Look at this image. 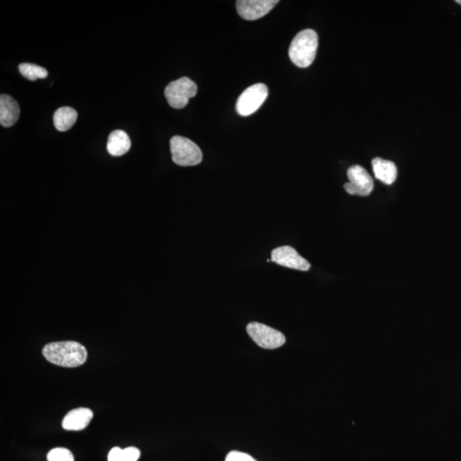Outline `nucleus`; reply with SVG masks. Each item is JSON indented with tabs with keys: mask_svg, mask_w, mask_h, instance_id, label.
<instances>
[{
	"mask_svg": "<svg viewBox=\"0 0 461 461\" xmlns=\"http://www.w3.org/2000/svg\"><path fill=\"white\" fill-rule=\"evenodd\" d=\"M246 329L249 336L263 349L274 350L286 343V337L282 333L261 323L251 322Z\"/></svg>",
	"mask_w": 461,
	"mask_h": 461,
	"instance_id": "nucleus-5",
	"label": "nucleus"
},
{
	"mask_svg": "<svg viewBox=\"0 0 461 461\" xmlns=\"http://www.w3.org/2000/svg\"><path fill=\"white\" fill-rule=\"evenodd\" d=\"M94 413L89 409L79 408L71 410L62 422V428L67 431H82L89 425Z\"/></svg>",
	"mask_w": 461,
	"mask_h": 461,
	"instance_id": "nucleus-10",
	"label": "nucleus"
},
{
	"mask_svg": "<svg viewBox=\"0 0 461 461\" xmlns=\"http://www.w3.org/2000/svg\"><path fill=\"white\" fill-rule=\"evenodd\" d=\"M279 2V0H238L236 7L242 18L255 21L270 13Z\"/></svg>",
	"mask_w": 461,
	"mask_h": 461,
	"instance_id": "nucleus-8",
	"label": "nucleus"
},
{
	"mask_svg": "<svg viewBox=\"0 0 461 461\" xmlns=\"http://www.w3.org/2000/svg\"><path fill=\"white\" fill-rule=\"evenodd\" d=\"M372 170L376 179L384 184H391L397 178V167L391 161L376 157L372 161Z\"/></svg>",
	"mask_w": 461,
	"mask_h": 461,
	"instance_id": "nucleus-12",
	"label": "nucleus"
},
{
	"mask_svg": "<svg viewBox=\"0 0 461 461\" xmlns=\"http://www.w3.org/2000/svg\"><path fill=\"white\" fill-rule=\"evenodd\" d=\"M20 116V107L16 99L9 95L0 96V123L5 128L16 124Z\"/></svg>",
	"mask_w": 461,
	"mask_h": 461,
	"instance_id": "nucleus-11",
	"label": "nucleus"
},
{
	"mask_svg": "<svg viewBox=\"0 0 461 461\" xmlns=\"http://www.w3.org/2000/svg\"><path fill=\"white\" fill-rule=\"evenodd\" d=\"M42 354L49 362L64 367L82 366L87 359L86 348L74 341L48 343L43 348Z\"/></svg>",
	"mask_w": 461,
	"mask_h": 461,
	"instance_id": "nucleus-1",
	"label": "nucleus"
},
{
	"mask_svg": "<svg viewBox=\"0 0 461 461\" xmlns=\"http://www.w3.org/2000/svg\"><path fill=\"white\" fill-rule=\"evenodd\" d=\"M350 182L345 184V191L350 195L367 196L374 190V182L363 167L351 166L347 171Z\"/></svg>",
	"mask_w": 461,
	"mask_h": 461,
	"instance_id": "nucleus-7",
	"label": "nucleus"
},
{
	"mask_svg": "<svg viewBox=\"0 0 461 461\" xmlns=\"http://www.w3.org/2000/svg\"><path fill=\"white\" fill-rule=\"evenodd\" d=\"M456 3H458L460 5H461V0H457Z\"/></svg>",
	"mask_w": 461,
	"mask_h": 461,
	"instance_id": "nucleus-19",
	"label": "nucleus"
},
{
	"mask_svg": "<svg viewBox=\"0 0 461 461\" xmlns=\"http://www.w3.org/2000/svg\"><path fill=\"white\" fill-rule=\"evenodd\" d=\"M225 461H257L245 452L232 451L226 457Z\"/></svg>",
	"mask_w": 461,
	"mask_h": 461,
	"instance_id": "nucleus-18",
	"label": "nucleus"
},
{
	"mask_svg": "<svg viewBox=\"0 0 461 461\" xmlns=\"http://www.w3.org/2000/svg\"><path fill=\"white\" fill-rule=\"evenodd\" d=\"M48 461H74V455L65 448H53L48 452Z\"/></svg>",
	"mask_w": 461,
	"mask_h": 461,
	"instance_id": "nucleus-17",
	"label": "nucleus"
},
{
	"mask_svg": "<svg viewBox=\"0 0 461 461\" xmlns=\"http://www.w3.org/2000/svg\"><path fill=\"white\" fill-rule=\"evenodd\" d=\"M131 148V140L123 130L113 131L108 138L107 150L113 157L123 156Z\"/></svg>",
	"mask_w": 461,
	"mask_h": 461,
	"instance_id": "nucleus-13",
	"label": "nucleus"
},
{
	"mask_svg": "<svg viewBox=\"0 0 461 461\" xmlns=\"http://www.w3.org/2000/svg\"><path fill=\"white\" fill-rule=\"evenodd\" d=\"M198 92V86L191 79L182 77L172 82L165 88V97L170 106L174 109H183Z\"/></svg>",
	"mask_w": 461,
	"mask_h": 461,
	"instance_id": "nucleus-4",
	"label": "nucleus"
},
{
	"mask_svg": "<svg viewBox=\"0 0 461 461\" xmlns=\"http://www.w3.org/2000/svg\"><path fill=\"white\" fill-rule=\"evenodd\" d=\"M140 457V451L135 447H128L121 450L115 447L109 452L108 461H138Z\"/></svg>",
	"mask_w": 461,
	"mask_h": 461,
	"instance_id": "nucleus-15",
	"label": "nucleus"
},
{
	"mask_svg": "<svg viewBox=\"0 0 461 461\" xmlns=\"http://www.w3.org/2000/svg\"><path fill=\"white\" fill-rule=\"evenodd\" d=\"M77 117L78 114L74 109L61 107L54 113L53 123L58 131H68L77 123Z\"/></svg>",
	"mask_w": 461,
	"mask_h": 461,
	"instance_id": "nucleus-14",
	"label": "nucleus"
},
{
	"mask_svg": "<svg viewBox=\"0 0 461 461\" xmlns=\"http://www.w3.org/2000/svg\"><path fill=\"white\" fill-rule=\"evenodd\" d=\"M271 262L299 271H309L311 265L291 246H282L272 251Z\"/></svg>",
	"mask_w": 461,
	"mask_h": 461,
	"instance_id": "nucleus-9",
	"label": "nucleus"
},
{
	"mask_svg": "<svg viewBox=\"0 0 461 461\" xmlns=\"http://www.w3.org/2000/svg\"><path fill=\"white\" fill-rule=\"evenodd\" d=\"M170 152L173 162L179 166H196L203 160L202 150L199 145L189 138L182 136L171 138Z\"/></svg>",
	"mask_w": 461,
	"mask_h": 461,
	"instance_id": "nucleus-3",
	"label": "nucleus"
},
{
	"mask_svg": "<svg viewBox=\"0 0 461 461\" xmlns=\"http://www.w3.org/2000/svg\"><path fill=\"white\" fill-rule=\"evenodd\" d=\"M18 70L23 77L31 82H35L38 79H45L48 77V71L36 65L21 64L18 66Z\"/></svg>",
	"mask_w": 461,
	"mask_h": 461,
	"instance_id": "nucleus-16",
	"label": "nucleus"
},
{
	"mask_svg": "<svg viewBox=\"0 0 461 461\" xmlns=\"http://www.w3.org/2000/svg\"><path fill=\"white\" fill-rule=\"evenodd\" d=\"M318 44V35L313 29H304L299 32L289 48L291 61L300 68H307L313 64L316 57Z\"/></svg>",
	"mask_w": 461,
	"mask_h": 461,
	"instance_id": "nucleus-2",
	"label": "nucleus"
},
{
	"mask_svg": "<svg viewBox=\"0 0 461 461\" xmlns=\"http://www.w3.org/2000/svg\"><path fill=\"white\" fill-rule=\"evenodd\" d=\"M267 95L268 89L264 84H255L247 88L238 99L237 112L242 116L252 115L265 102Z\"/></svg>",
	"mask_w": 461,
	"mask_h": 461,
	"instance_id": "nucleus-6",
	"label": "nucleus"
}]
</instances>
